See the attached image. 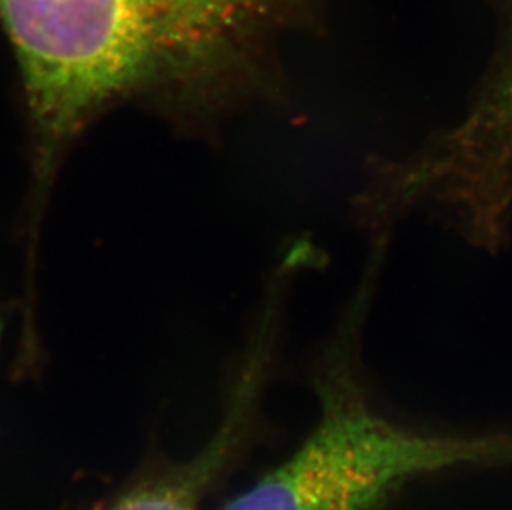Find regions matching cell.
Here are the masks:
<instances>
[{"instance_id":"cell-3","label":"cell","mask_w":512,"mask_h":510,"mask_svg":"<svg viewBox=\"0 0 512 510\" xmlns=\"http://www.w3.org/2000/svg\"><path fill=\"white\" fill-rule=\"evenodd\" d=\"M499 29L458 115L401 154L406 183L431 211L491 241L512 237V0Z\"/></svg>"},{"instance_id":"cell-5","label":"cell","mask_w":512,"mask_h":510,"mask_svg":"<svg viewBox=\"0 0 512 510\" xmlns=\"http://www.w3.org/2000/svg\"><path fill=\"white\" fill-rule=\"evenodd\" d=\"M2 335H4V323L0 320V343H2Z\"/></svg>"},{"instance_id":"cell-4","label":"cell","mask_w":512,"mask_h":510,"mask_svg":"<svg viewBox=\"0 0 512 510\" xmlns=\"http://www.w3.org/2000/svg\"><path fill=\"white\" fill-rule=\"evenodd\" d=\"M254 320L228 408L206 446L184 461L148 467L100 510H199L241 451L284 333L276 313H257Z\"/></svg>"},{"instance_id":"cell-1","label":"cell","mask_w":512,"mask_h":510,"mask_svg":"<svg viewBox=\"0 0 512 510\" xmlns=\"http://www.w3.org/2000/svg\"><path fill=\"white\" fill-rule=\"evenodd\" d=\"M29 128L27 207L44 212L63 161L120 103L146 100L219 140L257 111H297L285 42L322 29V0H0Z\"/></svg>"},{"instance_id":"cell-2","label":"cell","mask_w":512,"mask_h":510,"mask_svg":"<svg viewBox=\"0 0 512 510\" xmlns=\"http://www.w3.org/2000/svg\"><path fill=\"white\" fill-rule=\"evenodd\" d=\"M393 234L368 237L357 284L314 366L319 423L287 461L223 510H380L401 487L459 467H512V434L425 433L393 423L368 401L362 338Z\"/></svg>"}]
</instances>
